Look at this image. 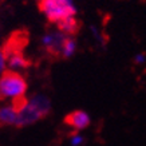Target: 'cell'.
I'll list each match as a JSON object with an SVG mask.
<instances>
[{"label":"cell","instance_id":"1","mask_svg":"<svg viewBox=\"0 0 146 146\" xmlns=\"http://www.w3.org/2000/svg\"><path fill=\"white\" fill-rule=\"evenodd\" d=\"M51 111V101L44 94H35L30 99L18 102V121L16 127H26L35 123Z\"/></svg>","mask_w":146,"mask_h":146},{"label":"cell","instance_id":"2","mask_svg":"<svg viewBox=\"0 0 146 146\" xmlns=\"http://www.w3.org/2000/svg\"><path fill=\"white\" fill-rule=\"evenodd\" d=\"M27 80L26 78L12 70H5L0 75V97L11 102H20L26 99Z\"/></svg>","mask_w":146,"mask_h":146},{"label":"cell","instance_id":"3","mask_svg":"<svg viewBox=\"0 0 146 146\" xmlns=\"http://www.w3.org/2000/svg\"><path fill=\"white\" fill-rule=\"evenodd\" d=\"M39 9L48 22L55 24L64 18L75 16L76 13L74 0H43L39 3Z\"/></svg>","mask_w":146,"mask_h":146},{"label":"cell","instance_id":"4","mask_svg":"<svg viewBox=\"0 0 146 146\" xmlns=\"http://www.w3.org/2000/svg\"><path fill=\"white\" fill-rule=\"evenodd\" d=\"M67 35H64L62 31H59L58 28L55 30H50L42 36L40 43L42 47L47 54H50L51 56H60V51L64 44Z\"/></svg>","mask_w":146,"mask_h":146},{"label":"cell","instance_id":"5","mask_svg":"<svg viewBox=\"0 0 146 146\" xmlns=\"http://www.w3.org/2000/svg\"><path fill=\"white\" fill-rule=\"evenodd\" d=\"M7 55V67L8 70L12 71H20L26 70L27 67L30 66L28 59L24 56V54L22 52L20 48H3Z\"/></svg>","mask_w":146,"mask_h":146},{"label":"cell","instance_id":"6","mask_svg":"<svg viewBox=\"0 0 146 146\" xmlns=\"http://www.w3.org/2000/svg\"><path fill=\"white\" fill-rule=\"evenodd\" d=\"M64 122L71 129H74L75 131H80V130H84V129L89 127L91 118H90L89 113H86L83 110H75L71 111L70 114L67 115Z\"/></svg>","mask_w":146,"mask_h":146},{"label":"cell","instance_id":"7","mask_svg":"<svg viewBox=\"0 0 146 146\" xmlns=\"http://www.w3.org/2000/svg\"><path fill=\"white\" fill-rule=\"evenodd\" d=\"M18 102H11L0 106V126H16Z\"/></svg>","mask_w":146,"mask_h":146},{"label":"cell","instance_id":"8","mask_svg":"<svg viewBox=\"0 0 146 146\" xmlns=\"http://www.w3.org/2000/svg\"><path fill=\"white\" fill-rule=\"evenodd\" d=\"M79 20L75 16H68V18H64L63 20L56 23V28L67 36H74L79 31Z\"/></svg>","mask_w":146,"mask_h":146},{"label":"cell","instance_id":"9","mask_svg":"<svg viewBox=\"0 0 146 146\" xmlns=\"http://www.w3.org/2000/svg\"><path fill=\"white\" fill-rule=\"evenodd\" d=\"M76 50H78V42L74 36H67L66 40H64V44L62 47V51H60V58L63 59H68V58H72L75 55Z\"/></svg>","mask_w":146,"mask_h":146},{"label":"cell","instance_id":"10","mask_svg":"<svg viewBox=\"0 0 146 146\" xmlns=\"http://www.w3.org/2000/svg\"><path fill=\"white\" fill-rule=\"evenodd\" d=\"M7 55H5V51L3 48H0V75L7 70Z\"/></svg>","mask_w":146,"mask_h":146},{"label":"cell","instance_id":"11","mask_svg":"<svg viewBox=\"0 0 146 146\" xmlns=\"http://www.w3.org/2000/svg\"><path fill=\"white\" fill-rule=\"evenodd\" d=\"M70 143L71 146H80L83 143V137L79 133H74L70 135Z\"/></svg>","mask_w":146,"mask_h":146},{"label":"cell","instance_id":"12","mask_svg":"<svg viewBox=\"0 0 146 146\" xmlns=\"http://www.w3.org/2000/svg\"><path fill=\"white\" fill-rule=\"evenodd\" d=\"M146 62V55L143 52H138L135 56H134V63L137 64H143Z\"/></svg>","mask_w":146,"mask_h":146},{"label":"cell","instance_id":"13","mask_svg":"<svg viewBox=\"0 0 146 146\" xmlns=\"http://www.w3.org/2000/svg\"><path fill=\"white\" fill-rule=\"evenodd\" d=\"M35 1H38V4H39V3H42L43 0H35Z\"/></svg>","mask_w":146,"mask_h":146},{"label":"cell","instance_id":"14","mask_svg":"<svg viewBox=\"0 0 146 146\" xmlns=\"http://www.w3.org/2000/svg\"><path fill=\"white\" fill-rule=\"evenodd\" d=\"M0 98H1V97H0Z\"/></svg>","mask_w":146,"mask_h":146}]
</instances>
